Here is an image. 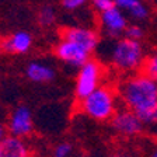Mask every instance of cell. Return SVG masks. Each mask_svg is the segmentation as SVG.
I'll list each match as a JSON object with an SVG mask.
<instances>
[{"label": "cell", "instance_id": "3957f363", "mask_svg": "<svg viewBox=\"0 0 157 157\" xmlns=\"http://www.w3.org/2000/svg\"><path fill=\"white\" fill-rule=\"evenodd\" d=\"M118 93L111 86H100L97 90L78 101V107L83 114L95 121H108L115 115Z\"/></svg>", "mask_w": 157, "mask_h": 157}, {"label": "cell", "instance_id": "ffe728a7", "mask_svg": "<svg viewBox=\"0 0 157 157\" xmlns=\"http://www.w3.org/2000/svg\"><path fill=\"white\" fill-rule=\"evenodd\" d=\"M6 126H4V124L3 122H0V142L3 140L4 137H6Z\"/></svg>", "mask_w": 157, "mask_h": 157}, {"label": "cell", "instance_id": "7402d4cb", "mask_svg": "<svg viewBox=\"0 0 157 157\" xmlns=\"http://www.w3.org/2000/svg\"><path fill=\"white\" fill-rule=\"evenodd\" d=\"M150 157H157V147H156V150L153 151V153H151V156Z\"/></svg>", "mask_w": 157, "mask_h": 157}, {"label": "cell", "instance_id": "4fadbf2b", "mask_svg": "<svg viewBox=\"0 0 157 157\" xmlns=\"http://www.w3.org/2000/svg\"><path fill=\"white\" fill-rule=\"evenodd\" d=\"M25 73H27V77L31 82H35V83H46L53 80V77H55L53 69L41 62H31L27 66Z\"/></svg>", "mask_w": 157, "mask_h": 157}, {"label": "cell", "instance_id": "7a4b0ae2", "mask_svg": "<svg viewBox=\"0 0 157 157\" xmlns=\"http://www.w3.org/2000/svg\"><path fill=\"white\" fill-rule=\"evenodd\" d=\"M146 59L144 49L139 41L119 38L111 48L109 60L112 67L122 75H135L140 72Z\"/></svg>", "mask_w": 157, "mask_h": 157}, {"label": "cell", "instance_id": "d6986e66", "mask_svg": "<svg viewBox=\"0 0 157 157\" xmlns=\"http://www.w3.org/2000/svg\"><path fill=\"white\" fill-rule=\"evenodd\" d=\"M87 3V0H62V6L66 10H76L83 7Z\"/></svg>", "mask_w": 157, "mask_h": 157}, {"label": "cell", "instance_id": "e0dca14e", "mask_svg": "<svg viewBox=\"0 0 157 157\" xmlns=\"http://www.w3.org/2000/svg\"><path fill=\"white\" fill-rule=\"evenodd\" d=\"M72 153V144L67 142L59 143L53 150V157H69Z\"/></svg>", "mask_w": 157, "mask_h": 157}, {"label": "cell", "instance_id": "ba28073f", "mask_svg": "<svg viewBox=\"0 0 157 157\" xmlns=\"http://www.w3.org/2000/svg\"><path fill=\"white\" fill-rule=\"evenodd\" d=\"M98 24L104 34L108 36H119L121 34H125V29L128 27V21L125 14L118 7L102 11L98 16Z\"/></svg>", "mask_w": 157, "mask_h": 157}, {"label": "cell", "instance_id": "8fae6325", "mask_svg": "<svg viewBox=\"0 0 157 157\" xmlns=\"http://www.w3.org/2000/svg\"><path fill=\"white\" fill-rule=\"evenodd\" d=\"M0 157H31V151L21 137L10 135L0 142Z\"/></svg>", "mask_w": 157, "mask_h": 157}, {"label": "cell", "instance_id": "9c48e42d", "mask_svg": "<svg viewBox=\"0 0 157 157\" xmlns=\"http://www.w3.org/2000/svg\"><path fill=\"white\" fill-rule=\"evenodd\" d=\"M33 128L34 122L29 108H27L25 105H20L11 112L9 125H7V129L11 133V136H17L23 139L24 136H28L33 132Z\"/></svg>", "mask_w": 157, "mask_h": 157}, {"label": "cell", "instance_id": "603a6c76", "mask_svg": "<svg viewBox=\"0 0 157 157\" xmlns=\"http://www.w3.org/2000/svg\"><path fill=\"white\" fill-rule=\"evenodd\" d=\"M146 2H156V0H146Z\"/></svg>", "mask_w": 157, "mask_h": 157}, {"label": "cell", "instance_id": "5b68a950", "mask_svg": "<svg viewBox=\"0 0 157 157\" xmlns=\"http://www.w3.org/2000/svg\"><path fill=\"white\" fill-rule=\"evenodd\" d=\"M111 125L114 131L125 137H135L143 133L144 125L143 122L136 117L132 111L122 108L115 112V115L111 118Z\"/></svg>", "mask_w": 157, "mask_h": 157}, {"label": "cell", "instance_id": "30bf717a", "mask_svg": "<svg viewBox=\"0 0 157 157\" xmlns=\"http://www.w3.org/2000/svg\"><path fill=\"white\" fill-rule=\"evenodd\" d=\"M33 45V36L27 31H17L13 35L0 39V51L7 53H25Z\"/></svg>", "mask_w": 157, "mask_h": 157}, {"label": "cell", "instance_id": "5bb4252c", "mask_svg": "<svg viewBox=\"0 0 157 157\" xmlns=\"http://www.w3.org/2000/svg\"><path fill=\"white\" fill-rule=\"evenodd\" d=\"M140 73H143L144 76H147L149 78L157 83V52L146 56L143 66L140 69Z\"/></svg>", "mask_w": 157, "mask_h": 157}, {"label": "cell", "instance_id": "44dd1931", "mask_svg": "<svg viewBox=\"0 0 157 157\" xmlns=\"http://www.w3.org/2000/svg\"><path fill=\"white\" fill-rule=\"evenodd\" d=\"M111 157H129V156L125 154V153H117V154H114V156H111Z\"/></svg>", "mask_w": 157, "mask_h": 157}, {"label": "cell", "instance_id": "8992f818", "mask_svg": "<svg viewBox=\"0 0 157 157\" xmlns=\"http://www.w3.org/2000/svg\"><path fill=\"white\" fill-rule=\"evenodd\" d=\"M55 55L62 62L67 63L70 66H77V67H82L87 60L91 59L90 58L91 53L88 51H86L83 46L62 38H60V41L55 46Z\"/></svg>", "mask_w": 157, "mask_h": 157}, {"label": "cell", "instance_id": "2e32d148", "mask_svg": "<svg viewBox=\"0 0 157 157\" xmlns=\"http://www.w3.org/2000/svg\"><path fill=\"white\" fill-rule=\"evenodd\" d=\"M144 36V31L140 25L137 24H132V25H128L126 29H125V38H129V39H133V41H139Z\"/></svg>", "mask_w": 157, "mask_h": 157}, {"label": "cell", "instance_id": "6da1fadb", "mask_svg": "<svg viewBox=\"0 0 157 157\" xmlns=\"http://www.w3.org/2000/svg\"><path fill=\"white\" fill-rule=\"evenodd\" d=\"M118 97L144 126H157V83L143 73L129 75L119 83Z\"/></svg>", "mask_w": 157, "mask_h": 157}, {"label": "cell", "instance_id": "277c9868", "mask_svg": "<svg viewBox=\"0 0 157 157\" xmlns=\"http://www.w3.org/2000/svg\"><path fill=\"white\" fill-rule=\"evenodd\" d=\"M102 77H104V66L97 59H90L78 69L75 87V94L78 101L90 95L100 86H102Z\"/></svg>", "mask_w": 157, "mask_h": 157}, {"label": "cell", "instance_id": "ac0fdd59", "mask_svg": "<svg viewBox=\"0 0 157 157\" xmlns=\"http://www.w3.org/2000/svg\"><path fill=\"white\" fill-rule=\"evenodd\" d=\"M91 3L98 13H102V11H107L115 7V0H91Z\"/></svg>", "mask_w": 157, "mask_h": 157}, {"label": "cell", "instance_id": "7c38bea8", "mask_svg": "<svg viewBox=\"0 0 157 157\" xmlns=\"http://www.w3.org/2000/svg\"><path fill=\"white\" fill-rule=\"evenodd\" d=\"M115 7L126 13L133 20H146L149 17V7L144 4L143 0H115Z\"/></svg>", "mask_w": 157, "mask_h": 157}, {"label": "cell", "instance_id": "9a60e30c", "mask_svg": "<svg viewBox=\"0 0 157 157\" xmlns=\"http://www.w3.org/2000/svg\"><path fill=\"white\" fill-rule=\"evenodd\" d=\"M55 20H56L55 10L51 6H46V7L41 9V11H39V14H38V21L41 25H44V27L52 25V24L55 23Z\"/></svg>", "mask_w": 157, "mask_h": 157}, {"label": "cell", "instance_id": "52a82bcc", "mask_svg": "<svg viewBox=\"0 0 157 157\" xmlns=\"http://www.w3.org/2000/svg\"><path fill=\"white\" fill-rule=\"evenodd\" d=\"M60 38L83 46L90 53L94 52L100 44V35L97 31L91 28H84V27H69V28L62 29Z\"/></svg>", "mask_w": 157, "mask_h": 157}]
</instances>
